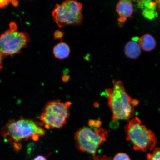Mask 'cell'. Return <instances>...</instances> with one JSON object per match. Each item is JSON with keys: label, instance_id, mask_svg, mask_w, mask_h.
I'll return each instance as SVG.
<instances>
[{"label": "cell", "instance_id": "d6986e66", "mask_svg": "<svg viewBox=\"0 0 160 160\" xmlns=\"http://www.w3.org/2000/svg\"><path fill=\"white\" fill-rule=\"evenodd\" d=\"M9 28L11 31H17L18 29V26L17 24L13 22H12L9 24Z\"/></svg>", "mask_w": 160, "mask_h": 160}, {"label": "cell", "instance_id": "ffe728a7", "mask_svg": "<svg viewBox=\"0 0 160 160\" xmlns=\"http://www.w3.org/2000/svg\"><path fill=\"white\" fill-rule=\"evenodd\" d=\"M4 57L0 53V71L3 69V61Z\"/></svg>", "mask_w": 160, "mask_h": 160}, {"label": "cell", "instance_id": "4fadbf2b", "mask_svg": "<svg viewBox=\"0 0 160 160\" xmlns=\"http://www.w3.org/2000/svg\"><path fill=\"white\" fill-rule=\"evenodd\" d=\"M148 160H160V148H156L151 153L147 155Z\"/></svg>", "mask_w": 160, "mask_h": 160}, {"label": "cell", "instance_id": "ac0fdd59", "mask_svg": "<svg viewBox=\"0 0 160 160\" xmlns=\"http://www.w3.org/2000/svg\"><path fill=\"white\" fill-rule=\"evenodd\" d=\"M92 160H112L111 158L106 156H98L95 157Z\"/></svg>", "mask_w": 160, "mask_h": 160}, {"label": "cell", "instance_id": "7402d4cb", "mask_svg": "<svg viewBox=\"0 0 160 160\" xmlns=\"http://www.w3.org/2000/svg\"><path fill=\"white\" fill-rule=\"evenodd\" d=\"M70 78V76L69 75H64L62 77V80L64 82L69 81Z\"/></svg>", "mask_w": 160, "mask_h": 160}, {"label": "cell", "instance_id": "9a60e30c", "mask_svg": "<svg viewBox=\"0 0 160 160\" xmlns=\"http://www.w3.org/2000/svg\"><path fill=\"white\" fill-rule=\"evenodd\" d=\"M102 122L99 120H91L89 122V125L92 127L100 128L102 125Z\"/></svg>", "mask_w": 160, "mask_h": 160}, {"label": "cell", "instance_id": "8fae6325", "mask_svg": "<svg viewBox=\"0 0 160 160\" xmlns=\"http://www.w3.org/2000/svg\"><path fill=\"white\" fill-rule=\"evenodd\" d=\"M138 43L143 51L149 52L155 49L157 45L156 41L154 37L149 34H146L139 38Z\"/></svg>", "mask_w": 160, "mask_h": 160}, {"label": "cell", "instance_id": "e0dca14e", "mask_svg": "<svg viewBox=\"0 0 160 160\" xmlns=\"http://www.w3.org/2000/svg\"><path fill=\"white\" fill-rule=\"evenodd\" d=\"M11 1L9 0H3L0 1V8L3 9L6 6L8 5L10 3H11Z\"/></svg>", "mask_w": 160, "mask_h": 160}, {"label": "cell", "instance_id": "52a82bcc", "mask_svg": "<svg viewBox=\"0 0 160 160\" xmlns=\"http://www.w3.org/2000/svg\"><path fill=\"white\" fill-rule=\"evenodd\" d=\"M30 40L27 33L6 31L0 35V53L4 57L18 54L27 47Z\"/></svg>", "mask_w": 160, "mask_h": 160}, {"label": "cell", "instance_id": "6da1fadb", "mask_svg": "<svg viewBox=\"0 0 160 160\" xmlns=\"http://www.w3.org/2000/svg\"><path fill=\"white\" fill-rule=\"evenodd\" d=\"M1 133L6 142L13 145L15 150L19 151L22 141L29 139L37 141L45 135L46 132L41 123L21 118L10 120L2 128Z\"/></svg>", "mask_w": 160, "mask_h": 160}, {"label": "cell", "instance_id": "5bb4252c", "mask_svg": "<svg viewBox=\"0 0 160 160\" xmlns=\"http://www.w3.org/2000/svg\"><path fill=\"white\" fill-rule=\"evenodd\" d=\"M113 160H131V159L127 153H119L115 156Z\"/></svg>", "mask_w": 160, "mask_h": 160}, {"label": "cell", "instance_id": "3957f363", "mask_svg": "<svg viewBox=\"0 0 160 160\" xmlns=\"http://www.w3.org/2000/svg\"><path fill=\"white\" fill-rule=\"evenodd\" d=\"M126 139L131 142L136 151L147 152L152 151L157 142L152 131L148 129L138 118L130 120L125 127Z\"/></svg>", "mask_w": 160, "mask_h": 160}, {"label": "cell", "instance_id": "30bf717a", "mask_svg": "<svg viewBox=\"0 0 160 160\" xmlns=\"http://www.w3.org/2000/svg\"><path fill=\"white\" fill-rule=\"evenodd\" d=\"M141 49L137 42L129 41L126 44L125 46V55L129 59H136L141 55Z\"/></svg>", "mask_w": 160, "mask_h": 160}, {"label": "cell", "instance_id": "44dd1931", "mask_svg": "<svg viewBox=\"0 0 160 160\" xmlns=\"http://www.w3.org/2000/svg\"><path fill=\"white\" fill-rule=\"evenodd\" d=\"M33 160H48L46 157L42 155H38L34 158Z\"/></svg>", "mask_w": 160, "mask_h": 160}, {"label": "cell", "instance_id": "5b68a950", "mask_svg": "<svg viewBox=\"0 0 160 160\" xmlns=\"http://www.w3.org/2000/svg\"><path fill=\"white\" fill-rule=\"evenodd\" d=\"M82 8L81 3L73 0L57 4L52 12L54 20L61 28L67 25H80L83 21Z\"/></svg>", "mask_w": 160, "mask_h": 160}, {"label": "cell", "instance_id": "8992f818", "mask_svg": "<svg viewBox=\"0 0 160 160\" xmlns=\"http://www.w3.org/2000/svg\"><path fill=\"white\" fill-rule=\"evenodd\" d=\"M108 137V132L103 128L93 130L84 127L76 132L75 139L76 145L80 151L94 155L100 146L107 141Z\"/></svg>", "mask_w": 160, "mask_h": 160}, {"label": "cell", "instance_id": "cb8c5ba5", "mask_svg": "<svg viewBox=\"0 0 160 160\" xmlns=\"http://www.w3.org/2000/svg\"><path fill=\"white\" fill-rule=\"evenodd\" d=\"M157 3V9L158 12L160 13V1H156Z\"/></svg>", "mask_w": 160, "mask_h": 160}, {"label": "cell", "instance_id": "9c48e42d", "mask_svg": "<svg viewBox=\"0 0 160 160\" xmlns=\"http://www.w3.org/2000/svg\"><path fill=\"white\" fill-rule=\"evenodd\" d=\"M138 7L142 11V14L146 18L152 20L158 17L157 3L156 1H137Z\"/></svg>", "mask_w": 160, "mask_h": 160}, {"label": "cell", "instance_id": "7c38bea8", "mask_svg": "<svg viewBox=\"0 0 160 160\" xmlns=\"http://www.w3.org/2000/svg\"><path fill=\"white\" fill-rule=\"evenodd\" d=\"M70 52L69 46L63 42L56 45L53 49L54 55L57 58L60 60L65 59L68 57Z\"/></svg>", "mask_w": 160, "mask_h": 160}, {"label": "cell", "instance_id": "2e32d148", "mask_svg": "<svg viewBox=\"0 0 160 160\" xmlns=\"http://www.w3.org/2000/svg\"><path fill=\"white\" fill-rule=\"evenodd\" d=\"M53 35L55 39H61L63 38L64 33L60 30H57L54 32Z\"/></svg>", "mask_w": 160, "mask_h": 160}, {"label": "cell", "instance_id": "603a6c76", "mask_svg": "<svg viewBox=\"0 0 160 160\" xmlns=\"http://www.w3.org/2000/svg\"><path fill=\"white\" fill-rule=\"evenodd\" d=\"M12 5L14 7H17L18 6L19 4V2L17 1H11V3Z\"/></svg>", "mask_w": 160, "mask_h": 160}, {"label": "cell", "instance_id": "277c9868", "mask_svg": "<svg viewBox=\"0 0 160 160\" xmlns=\"http://www.w3.org/2000/svg\"><path fill=\"white\" fill-rule=\"evenodd\" d=\"M71 105V102L60 100L48 102L40 116L42 125L47 129L62 128L67 123Z\"/></svg>", "mask_w": 160, "mask_h": 160}, {"label": "cell", "instance_id": "7a4b0ae2", "mask_svg": "<svg viewBox=\"0 0 160 160\" xmlns=\"http://www.w3.org/2000/svg\"><path fill=\"white\" fill-rule=\"evenodd\" d=\"M112 88L107 89L105 92L108 105L112 113V120H130L135 114V109L139 101L128 94L122 82L113 80Z\"/></svg>", "mask_w": 160, "mask_h": 160}, {"label": "cell", "instance_id": "ba28073f", "mask_svg": "<svg viewBox=\"0 0 160 160\" xmlns=\"http://www.w3.org/2000/svg\"><path fill=\"white\" fill-rule=\"evenodd\" d=\"M116 11L119 17V25L120 27H122L128 18L131 17L132 15L133 6L129 1H120L116 5Z\"/></svg>", "mask_w": 160, "mask_h": 160}]
</instances>
